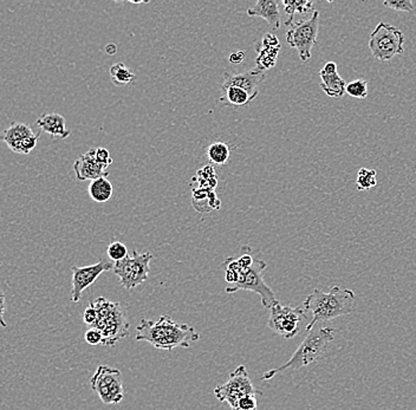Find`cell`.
<instances>
[{
  "mask_svg": "<svg viewBox=\"0 0 416 410\" xmlns=\"http://www.w3.org/2000/svg\"><path fill=\"white\" fill-rule=\"evenodd\" d=\"M405 36L402 31L390 24L381 22L371 32L369 48L376 59L388 62L397 55H402L405 49Z\"/></svg>",
  "mask_w": 416,
  "mask_h": 410,
  "instance_id": "obj_7",
  "label": "cell"
},
{
  "mask_svg": "<svg viewBox=\"0 0 416 410\" xmlns=\"http://www.w3.org/2000/svg\"><path fill=\"white\" fill-rule=\"evenodd\" d=\"M383 5L386 8H393L396 11L408 12V13H413L415 8L414 4L412 3V0H397V1H385Z\"/></svg>",
  "mask_w": 416,
  "mask_h": 410,
  "instance_id": "obj_33",
  "label": "cell"
},
{
  "mask_svg": "<svg viewBox=\"0 0 416 410\" xmlns=\"http://www.w3.org/2000/svg\"><path fill=\"white\" fill-rule=\"evenodd\" d=\"M245 59V53L243 51H237L229 55V61L232 64H241V62Z\"/></svg>",
  "mask_w": 416,
  "mask_h": 410,
  "instance_id": "obj_37",
  "label": "cell"
},
{
  "mask_svg": "<svg viewBox=\"0 0 416 410\" xmlns=\"http://www.w3.org/2000/svg\"><path fill=\"white\" fill-rule=\"evenodd\" d=\"M95 160L99 167L104 169V171H107L108 167L113 164L110 153L107 148H102V147L95 148Z\"/></svg>",
  "mask_w": 416,
  "mask_h": 410,
  "instance_id": "obj_32",
  "label": "cell"
},
{
  "mask_svg": "<svg viewBox=\"0 0 416 410\" xmlns=\"http://www.w3.org/2000/svg\"><path fill=\"white\" fill-rule=\"evenodd\" d=\"M232 410H258L256 394L243 396L237 404L233 407Z\"/></svg>",
  "mask_w": 416,
  "mask_h": 410,
  "instance_id": "obj_31",
  "label": "cell"
},
{
  "mask_svg": "<svg viewBox=\"0 0 416 410\" xmlns=\"http://www.w3.org/2000/svg\"><path fill=\"white\" fill-rule=\"evenodd\" d=\"M36 123L44 133L49 134L52 137L61 139V140L68 139L71 134V130L66 127L64 116L56 114V113L43 114Z\"/></svg>",
  "mask_w": 416,
  "mask_h": 410,
  "instance_id": "obj_16",
  "label": "cell"
},
{
  "mask_svg": "<svg viewBox=\"0 0 416 410\" xmlns=\"http://www.w3.org/2000/svg\"><path fill=\"white\" fill-rule=\"evenodd\" d=\"M264 80L265 73L258 69L237 73L226 71L224 73V83L222 84V87H241L256 99L257 96L259 95V85L263 83Z\"/></svg>",
  "mask_w": 416,
  "mask_h": 410,
  "instance_id": "obj_13",
  "label": "cell"
},
{
  "mask_svg": "<svg viewBox=\"0 0 416 410\" xmlns=\"http://www.w3.org/2000/svg\"><path fill=\"white\" fill-rule=\"evenodd\" d=\"M35 133L34 130L31 129L30 127L25 125V123H20V122H13L11 126L8 127V129L5 130L4 135H3V141L8 145V148L13 149L18 146L20 142L27 139V137L34 136Z\"/></svg>",
  "mask_w": 416,
  "mask_h": 410,
  "instance_id": "obj_19",
  "label": "cell"
},
{
  "mask_svg": "<svg viewBox=\"0 0 416 410\" xmlns=\"http://www.w3.org/2000/svg\"><path fill=\"white\" fill-rule=\"evenodd\" d=\"M335 329L329 327H313V330L308 332L302 344L294 351L292 358L282 367L265 372L261 380H272L275 375L285 370H299L303 367H308L325 358L328 355L329 346L335 338Z\"/></svg>",
  "mask_w": 416,
  "mask_h": 410,
  "instance_id": "obj_3",
  "label": "cell"
},
{
  "mask_svg": "<svg viewBox=\"0 0 416 410\" xmlns=\"http://www.w3.org/2000/svg\"><path fill=\"white\" fill-rule=\"evenodd\" d=\"M97 311L95 327L103 334V346H114L116 343L129 334V322L126 311L119 302L99 297L90 302Z\"/></svg>",
  "mask_w": 416,
  "mask_h": 410,
  "instance_id": "obj_5",
  "label": "cell"
},
{
  "mask_svg": "<svg viewBox=\"0 0 416 410\" xmlns=\"http://www.w3.org/2000/svg\"><path fill=\"white\" fill-rule=\"evenodd\" d=\"M73 171L78 181H85V180L94 181L99 178H108L109 175V171L102 169L96 162L95 148L89 149L88 152L80 155V159L75 161Z\"/></svg>",
  "mask_w": 416,
  "mask_h": 410,
  "instance_id": "obj_15",
  "label": "cell"
},
{
  "mask_svg": "<svg viewBox=\"0 0 416 410\" xmlns=\"http://www.w3.org/2000/svg\"><path fill=\"white\" fill-rule=\"evenodd\" d=\"M193 205L195 209L201 213L210 212L212 209L220 208V202L215 197L213 190L195 188L193 190Z\"/></svg>",
  "mask_w": 416,
  "mask_h": 410,
  "instance_id": "obj_20",
  "label": "cell"
},
{
  "mask_svg": "<svg viewBox=\"0 0 416 410\" xmlns=\"http://www.w3.org/2000/svg\"><path fill=\"white\" fill-rule=\"evenodd\" d=\"M248 15L260 17L268 22L272 30H278L280 27V12L278 3L275 0H259L253 8H248Z\"/></svg>",
  "mask_w": 416,
  "mask_h": 410,
  "instance_id": "obj_17",
  "label": "cell"
},
{
  "mask_svg": "<svg viewBox=\"0 0 416 410\" xmlns=\"http://www.w3.org/2000/svg\"><path fill=\"white\" fill-rule=\"evenodd\" d=\"M303 306L313 313V319L306 327L309 332L320 322H329L352 313L356 309L355 293L340 286H333L327 293L321 290H313V292L306 297Z\"/></svg>",
  "mask_w": 416,
  "mask_h": 410,
  "instance_id": "obj_2",
  "label": "cell"
},
{
  "mask_svg": "<svg viewBox=\"0 0 416 410\" xmlns=\"http://www.w3.org/2000/svg\"><path fill=\"white\" fill-rule=\"evenodd\" d=\"M347 94L354 99H364L368 96V82L366 80H356L347 85Z\"/></svg>",
  "mask_w": 416,
  "mask_h": 410,
  "instance_id": "obj_28",
  "label": "cell"
},
{
  "mask_svg": "<svg viewBox=\"0 0 416 410\" xmlns=\"http://www.w3.org/2000/svg\"><path fill=\"white\" fill-rule=\"evenodd\" d=\"M114 262H109L107 259L99 260L97 264L88 266H73V292L71 300L73 303H80L82 293L89 286H92L97 278L108 271H113Z\"/></svg>",
  "mask_w": 416,
  "mask_h": 410,
  "instance_id": "obj_12",
  "label": "cell"
},
{
  "mask_svg": "<svg viewBox=\"0 0 416 410\" xmlns=\"http://www.w3.org/2000/svg\"><path fill=\"white\" fill-rule=\"evenodd\" d=\"M320 31V12L315 11L311 18L301 20L291 25L287 32V42L291 48L297 50L302 62H308L313 57V46L317 44Z\"/></svg>",
  "mask_w": 416,
  "mask_h": 410,
  "instance_id": "obj_9",
  "label": "cell"
},
{
  "mask_svg": "<svg viewBox=\"0 0 416 410\" xmlns=\"http://www.w3.org/2000/svg\"><path fill=\"white\" fill-rule=\"evenodd\" d=\"M261 45L268 46V48H280V43L275 34H266L261 41Z\"/></svg>",
  "mask_w": 416,
  "mask_h": 410,
  "instance_id": "obj_36",
  "label": "cell"
},
{
  "mask_svg": "<svg viewBox=\"0 0 416 410\" xmlns=\"http://www.w3.org/2000/svg\"><path fill=\"white\" fill-rule=\"evenodd\" d=\"M206 156L210 164L224 166V164H229L231 149L225 142L217 141L208 146V148L206 149Z\"/></svg>",
  "mask_w": 416,
  "mask_h": 410,
  "instance_id": "obj_23",
  "label": "cell"
},
{
  "mask_svg": "<svg viewBox=\"0 0 416 410\" xmlns=\"http://www.w3.org/2000/svg\"><path fill=\"white\" fill-rule=\"evenodd\" d=\"M90 386L107 406L119 404L124 397L122 374L119 369L111 368L109 365H99L90 380Z\"/></svg>",
  "mask_w": 416,
  "mask_h": 410,
  "instance_id": "obj_10",
  "label": "cell"
},
{
  "mask_svg": "<svg viewBox=\"0 0 416 410\" xmlns=\"http://www.w3.org/2000/svg\"><path fill=\"white\" fill-rule=\"evenodd\" d=\"M282 5L285 8V12L289 15V20L285 22L287 27H291L294 24V15L296 12L302 15H308L309 12H315L313 10V1H290V0H282Z\"/></svg>",
  "mask_w": 416,
  "mask_h": 410,
  "instance_id": "obj_26",
  "label": "cell"
},
{
  "mask_svg": "<svg viewBox=\"0 0 416 410\" xmlns=\"http://www.w3.org/2000/svg\"><path fill=\"white\" fill-rule=\"evenodd\" d=\"M107 255L111 262H121L123 259L128 257V248L124 243L121 241H114L111 243L107 248Z\"/></svg>",
  "mask_w": 416,
  "mask_h": 410,
  "instance_id": "obj_29",
  "label": "cell"
},
{
  "mask_svg": "<svg viewBox=\"0 0 416 410\" xmlns=\"http://www.w3.org/2000/svg\"><path fill=\"white\" fill-rule=\"evenodd\" d=\"M376 185H378L376 171L368 169V168H361L359 174H357V180H356L357 190H369L376 187Z\"/></svg>",
  "mask_w": 416,
  "mask_h": 410,
  "instance_id": "obj_27",
  "label": "cell"
},
{
  "mask_svg": "<svg viewBox=\"0 0 416 410\" xmlns=\"http://www.w3.org/2000/svg\"><path fill=\"white\" fill-rule=\"evenodd\" d=\"M279 50L280 48H268V46L261 45V43L258 44L256 48L258 53V57L256 58V69L265 73L268 69L273 68L277 63Z\"/></svg>",
  "mask_w": 416,
  "mask_h": 410,
  "instance_id": "obj_22",
  "label": "cell"
},
{
  "mask_svg": "<svg viewBox=\"0 0 416 410\" xmlns=\"http://www.w3.org/2000/svg\"><path fill=\"white\" fill-rule=\"evenodd\" d=\"M320 77L322 80V90L329 97L342 99L347 92V84L337 71V64L335 62H328L320 71Z\"/></svg>",
  "mask_w": 416,
  "mask_h": 410,
  "instance_id": "obj_14",
  "label": "cell"
},
{
  "mask_svg": "<svg viewBox=\"0 0 416 410\" xmlns=\"http://www.w3.org/2000/svg\"><path fill=\"white\" fill-rule=\"evenodd\" d=\"M270 311L268 327L275 334L285 339L296 337L303 327H306V329L311 322L304 309L282 305L279 300L270 309Z\"/></svg>",
  "mask_w": 416,
  "mask_h": 410,
  "instance_id": "obj_6",
  "label": "cell"
},
{
  "mask_svg": "<svg viewBox=\"0 0 416 410\" xmlns=\"http://www.w3.org/2000/svg\"><path fill=\"white\" fill-rule=\"evenodd\" d=\"M198 183L199 188L213 190L218 183V176L215 174L213 166H206L199 169L196 178H193L192 180V183Z\"/></svg>",
  "mask_w": 416,
  "mask_h": 410,
  "instance_id": "obj_24",
  "label": "cell"
},
{
  "mask_svg": "<svg viewBox=\"0 0 416 410\" xmlns=\"http://www.w3.org/2000/svg\"><path fill=\"white\" fill-rule=\"evenodd\" d=\"M39 137H41V134H35L34 136L27 137V139H24L22 142L18 143V146L13 149V153H17V154H23V155H27V154H30L34 149L36 148V146L38 143Z\"/></svg>",
  "mask_w": 416,
  "mask_h": 410,
  "instance_id": "obj_30",
  "label": "cell"
},
{
  "mask_svg": "<svg viewBox=\"0 0 416 410\" xmlns=\"http://www.w3.org/2000/svg\"><path fill=\"white\" fill-rule=\"evenodd\" d=\"M219 101L226 106L241 108V106H248L250 103L254 101V99L241 87H222V96Z\"/></svg>",
  "mask_w": 416,
  "mask_h": 410,
  "instance_id": "obj_18",
  "label": "cell"
},
{
  "mask_svg": "<svg viewBox=\"0 0 416 410\" xmlns=\"http://www.w3.org/2000/svg\"><path fill=\"white\" fill-rule=\"evenodd\" d=\"M85 342L90 344V346L103 344V334L97 327H90V329L85 331Z\"/></svg>",
  "mask_w": 416,
  "mask_h": 410,
  "instance_id": "obj_34",
  "label": "cell"
},
{
  "mask_svg": "<svg viewBox=\"0 0 416 410\" xmlns=\"http://www.w3.org/2000/svg\"><path fill=\"white\" fill-rule=\"evenodd\" d=\"M152 259L153 255L150 252L138 253V251H133L131 255L121 262H114L113 272L119 277L120 284L122 285L127 291H130L148 281L150 272L149 264Z\"/></svg>",
  "mask_w": 416,
  "mask_h": 410,
  "instance_id": "obj_8",
  "label": "cell"
},
{
  "mask_svg": "<svg viewBox=\"0 0 416 410\" xmlns=\"http://www.w3.org/2000/svg\"><path fill=\"white\" fill-rule=\"evenodd\" d=\"M88 190L89 195L94 202L103 204L110 200L114 193V187L108 178H99L90 183Z\"/></svg>",
  "mask_w": 416,
  "mask_h": 410,
  "instance_id": "obj_21",
  "label": "cell"
},
{
  "mask_svg": "<svg viewBox=\"0 0 416 410\" xmlns=\"http://www.w3.org/2000/svg\"><path fill=\"white\" fill-rule=\"evenodd\" d=\"M97 311L94 308V305L90 303L88 308L85 309V313H83V322L90 327H95L96 322H97Z\"/></svg>",
  "mask_w": 416,
  "mask_h": 410,
  "instance_id": "obj_35",
  "label": "cell"
},
{
  "mask_svg": "<svg viewBox=\"0 0 416 410\" xmlns=\"http://www.w3.org/2000/svg\"><path fill=\"white\" fill-rule=\"evenodd\" d=\"M110 78L116 87H124L135 80V73H131L124 63H116L110 68Z\"/></svg>",
  "mask_w": 416,
  "mask_h": 410,
  "instance_id": "obj_25",
  "label": "cell"
},
{
  "mask_svg": "<svg viewBox=\"0 0 416 410\" xmlns=\"http://www.w3.org/2000/svg\"><path fill=\"white\" fill-rule=\"evenodd\" d=\"M199 339L200 334L194 327L176 323L169 316H160L157 320L142 318L136 327V341L149 343L157 350L189 349Z\"/></svg>",
  "mask_w": 416,
  "mask_h": 410,
  "instance_id": "obj_1",
  "label": "cell"
},
{
  "mask_svg": "<svg viewBox=\"0 0 416 410\" xmlns=\"http://www.w3.org/2000/svg\"><path fill=\"white\" fill-rule=\"evenodd\" d=\"M106 52H107L108 55L113 56V55L117 52V46L115 45V44H108V45L106 46Z\"/></svg>",
  "mask_w": 416,
  "mask_h": 410,
  "instance_id": "obj_39",
  "label": "cell"
},
{
  "mask_svg": "<svg viewBox=\"0 0 416 410\" xmlns=\"http://www.w3.org/2000/svg\"><path fill=\"white\" fill-rule=\"evenodd\" d=\"M250 394L261 395V391L257 390L254 388L244 365H239L234 372H231L229 381L225 384L214 389L215 397L220 402L227 403L231 407V409L237 404L238 401L243 396L250 395Z\"/></svg>",
  "mask_w": 416,
  "mask_h": 410,
  "instance_id": "obj_11",
  "label": "cell"
},
{
  "mask_svg": "<svg viewBox=\"0 0 416 410\" xmlns=\"http://www.w3.org/2000/svg\"><path fill=\"white\" fill-rule=\"evenodd\" d=\"M222 267L224 270L231 269L238 274L237 284L227 286L226 292L234 293L239 290H245V291L257 293L261 298L264 308L266 309H271L278 302L273 290L264 281L263 272L266 270L268 264L261 259H254V262L250 269L241 270L238 266L237 257H229L222 262Z\"/></svg>",
  "mask_w": 416,
  "mask_h": 410,
  "instance_id": "obj_4",
  "label": "cell"
},
{
  "mask_svg": "<svg viewBox=\"0 0 416 410\" xmlns=\"http://www.w3.org/2000/svg\"><path fill=\"white\" fill-rule=\"evenodd\" d=\"M0 296H1V303H0V304H1V312H0V319H1V322H0V323H1V325H3V327H6V322H5V318H4V315H5V293L4 292H1V295H0Z\"/></svg>",
  "mask_w": 416,
  "mask_h": 410,
  "instance_id": "obj_38",
  "label": "cell"
}]
</instances>
